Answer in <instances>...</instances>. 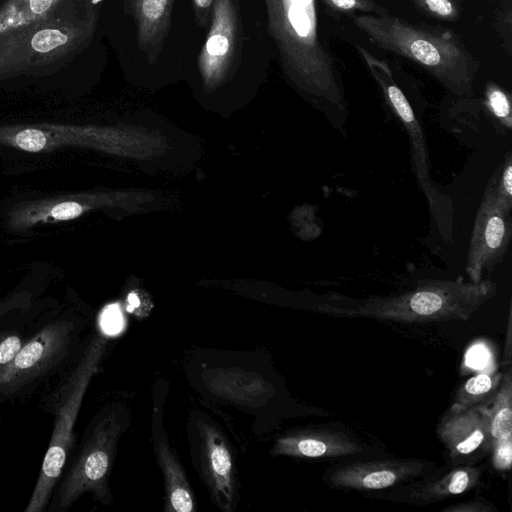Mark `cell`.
Wrapping results in <instances>:
<instances>
[{
    "mask_svg": "<svg viewBox=\"0 0 512 512\" xmlns=\"http://www.w3.org/2000/svg\"><path fill=\"white\" fill-rule=\"evenodd\" d=\"M490 452L494 468L498 471H508L512 462V437L494 442Z\"/></svg>",
    "mask_w": 512,
    "mask_h": 512,
    "instance_id": "cell-25",
    "label": "cell"
},
{
    "mask_svg": "<svg viewBox=\"0 0 512 512\" xmlns=\"http://www.w3.org/2000/svg\"><path fill=\"white\" fill-rule=\"evenodd\" d=\"M437 435L454 461L490 452L483 407L451 405L439 421Z\"/></svg>",
    "mask_w": 512,
    "mask_h": 512,
    "instance_id": "cell-13",
    "label": "cell"
},
{
    "mask_svg": "<svg viewBox=\"0 0 512 512\" xmlns=\"http://www.w3.org/2000/svg\"><path fill=\"white\" fill-rule=\"evenodd\" d=\"M511 0H500L499 10L496 16V29L500 38L504 41L507 54H511Z\"/></svg>",
    "mask_w": 512,
    "mask_h": 512,
    "instance_id": "cell-23",
    "label": "cell"
},
{
    "mask_svg": "<svg viewBox=\"0 0 512 512\" xmlns=\"http://www.w3.org/2000/svg\"><path fill=\"white\" fill-rule=\"evenodd\" d=\"M83 207L76 202H63L55 205L51 209V215L57 220H68L79 216Z\"/></svg>",
    "mask_w": 512,
    "mask_h": 512,
    "instance_id": "cell-29",
    "label": "cell"
},
{
    "mask_svg": "<svg viewBox=\"0 0 512 512\" xmlns=\"http://www.w3.org/2000/svg\"><path fill=\"white\" fill-rule=\"evenodd\" d=\"M104 322L110 329H115L118 324H121V315L116 305L109 306L104 314Z\"/></svg>",
    "mask_w": 512,
    "mask_h": 512,
    "instance_id": "cell-31",
    "label": "cell"
},
{
    "mask_svg": "<svg viewBox=\"0 0 512 512\" xmlns=\"http://www.w3.org/2000/svg\"><path fill=\"white\" fill-rule=\"evenodd\" d=\"M175 0H128L139 48L154 62L169 33Z\"/></svg>",
    "mask_w": 512,
    "mask_h": 512,
    "instance_id": "cell-15",
    "label": "cell"
},
{
    "mask_svg": "<svg viewBox=\"0 0 512 512\" xmlns=\"http://www.w3.org/2000/svg\"><path fill=\"white\" fill-rule=\"evenodd\" d=\"M429 465L411 459L358 461L334 469L327 482L341 489L382 490L422 475Z\"/></svg>",
    "mask_w": 512,
    "mask_h": 512,
    "instance_id": "cell-12",
    "label": "cell"
},
{
    "mask_svg": "<svg viewBox=\"0 0 512 512\" xmlns=\"http://www.w3.org/2000/svg\"><path fill=\"white\" fill-rule=\"evenodd\" d=\"M107 346V339L96 333L78 363L58 391L55 422L48 449L35 488L25 512L46 510L73 446V429L87 389L96 375Z\"/></svg>",
    "mask_w": 512,
    "mask_h": 512,
    "instance_id": "cell-5",
    "label": "cell"
},
{
    "mask_svg": "<svg viewBox=\"0 0 512 512\" xmlns=\"http://www.w3.org/2000/svg\"><path fill=\"white\" fill-rule=\"evenodd\" d=\"M129 425L127 409L120 403L106 405L94 416L81 449L50 504V510L69 509L85 493L108 505L109 477L121 435Z\"/></svg>",
    "mask_w": 512,
    "mask_h": 512,
    "instance_id": "cell-4",
    "label": "cell"
},
{
    "mask_svg": "<svg viewBox=\"0 0 512 512\" xmlns=\"http://www.w3.org/2000/svg\"><path fill=\"white\" fill-rule=\"evenodd\" d=\"M17 146L25 151L38 152L47 144L46 136L37 129H26L20 131L15 137Z\"/></svg>",
    "mask_w": 512,
    "mask_h": 512,
    "instance_id": "cell-27",
    "label": "cell"
},
{
    "mask_svg": "<svg viewBox=\"0 0 512 512\" xmlns=\"http://www.w3.org/2000/svg\"><path fill=\"white\" fill-rule=\"evenodd\" d=\"M498 204L506 211H512V157L508 153L504 162L490 177Z\"/></svg>",
    "mask_w": 512,
    "mask_h": 512,
    "instance_id": "cell-20",
    "label": "cell"
},
{
    "mask_svg": "<svg viewBox=\"0 0 512 512\" xmlns=\"http://www.w3.org/2000/svg\"><path fill=\"white\" fill-rule=\"evenodd\" d=\"M51 3L52 0H30V7L34 13L40 14L47 10Z\"/></svg>",
    "mask_w": 512,
    "mask_h": 512,
    "instance_id": "cell-32",
    "label": "cell"
},
{
    "mask_svg": "<svg viewBox=\"0 0 512 512\" xmlns=\"http://www.w3.org/2000/svg\"><path fill=\"white\" fill-rule=\"evenodd\" d=\"M67 41L66 35L58 30L46 29L35 34L32 47L39 52H48Z\"/></svg>",
    "mask_w": 512,
    "mask_h": 512,
    "instance_id": "cell-26",
    "label": "cell"
},
{
    "mask_svg": "<svg viewBox=\"0 0 512 512\" xmlns=\"http://www.w3.org/2000/svg\"><path fill=\"white\" fill-rule=\"evenodd\" d=\"M23 345V340L17 333L0 335V371L12 362Z\"/></svg>",
    "mask_w": 512,
    "mask_h": 512,
    "instance_id": "cell-24",
    "label": "cell"
},
{
    "mask_svg": "<svg viewBox=\"0 0 512 512\" xmlns=\"http://www.w3.org/2000/svg\"><path fill=\"white\" fill-rule=\"evenodd\" d=\"M503 375L496 373H480L467 379L455 394L451 405L469 408L484 407L496 395Z\"/></svg>",
    "mask_w": 512,
    "mask_h": 512,
    "instance_id": "cell-18",
    "label": "cell"
},
{
    "mask_svg": "<svg viewBox=\"0 0 512 512\" xmlns=\"http://www.w3.org/2000/svg\"><path fill=\"white\" fill-rule=\"evenodd\" d=\"M193 465L211 499L224 512L233 511L238 486L233 451L220 427L206 414L193 411L189 419Z\"/></svg>",
    "mask_w": 512,
    "mask_h": 512,
    "instance_id": "cell-6",
    "label": "cell"
},
{
    "mask_svg": "<svg viewBox=\"0 0 512 512\" xmlns=\"http://www.w3.org/2000/svg\"><path fill=\"white\" fill-rule=\"evenodd\" d=\"M496 508L484 500H471L444 508L445 512H493Z\"/></svg>",
    "mask_w": 512,
    "mask_h": 512,
    "instance_id": "cell-28",
    "label": "cell"
},
{
    "mask_svg": "<svg viewBox=\"0 0 512 512\" xmlns=\"http://www.w3.org/2000/svg\"><path fill=\"white\" fill-rule=\"evenodd\" d=\"M76 336L72 322L47 324L28 340L0 371V400L16 397L56 370L71 353Z\"/></svg>",
    "mask_w": 512,
    "mask_h": 512,
    "instance_id": "cell-7",
    "label": "cell"
},
{
    "mask_svg": "<svg viewBox=\"0 0 512 512\" xmlns=\"http://www.w3.org/2000/svg\"><path fill=\"white\" fill-rule=\"evenodd\" d=\"M490 450L494 442L512 437V375L509 369L502 377L492 401L483 407Z\"/></svg>",
    "mask_w": 512,
    "mask_h": 512,
    "instance_id": "cell-17",
    "label": "cell"
},
{
    "mask_svg": "<svg viewBox=\"0 0 512 512\" xmlns=\"http://www.w3.org/2000/svg\"><path fill=\"white\" fill-rule=\"evenodd\" d=\"M511 236V212L498 204L489 178L475 217L467 254L466 272L472 282L483 280V275L502 261Z\"/></svg>",
    "mask_w": 512,
    "mask_h": 512,
    "instance_id": "cell-8",
    "label": "cell"
},
{
    "mask_svg": "<svg viewBox=\"0 0 512 512\" xmlns=\"http://www.w3.org/2000/svg\"><path fill=\"white\" fill-rule=\"evenodd\" d=\"M362 446L345 433L324 429H298L275 440L271 454L295 458H341L362 451Z\"/></svg>",
    "mask_w": 512,
    "mask_h": 512,
    "instance_id": "cell-14",
    "label": "cell"
},
{
    "mask_svg": "<svg viewBox=\"0 0 512 512\" xmlns=\"http://www.w3.org/2000/svg\"><path fill=\"white\" fill-rule=\"evenodd\" d=\"M169 384L165 378H159L152 390L151 439L158 467L165 488V511L192 512L195 510L194 495L174 450L169 444L163 424L164 405Z\"/></svg>",
    "mask_w": 512,
    "mask_h": 512,
    "instance_id": "cell-9",
    "label": "cell"
},
{
    "mask_svg": "<svg viewBox=\"0 0 512 512\" xmlns=\"http://www.w3.org/2000/svg\"><path fill=\"white\" fill-rule=\"evenodd\" d=\"M211 25L197 64L206 89L214 90L227 78L235 61L239 14L234 0H214Z\"/></svg>",
    "mask_w": 512,
    "mask_h": 512,
    "instance_id": "cell-10",
    "label": "cell"
},
{
    "mask_svg": "<svg viewBox=\"0 0 512 512\" xmlns=\"http://www.w3.org/2000/svg\"><path fill=\"white\" fill-rule=\"evenodd\" d=\"M268 30L288 79L325 111L346 108L342 78L321 37L315 0H264Z\"/></svg>",
    "mask_w": 512,
    "mask_h": 512,
    "instance_id": "cell-1",
    "label": "cell"
},
{
    "mask_svg": "<svg viewBox=\"0 0 512 512\" xmlns=\"http://www.w3.org/2000/svg\"><path fill=\"white\" fill-rule=\"evenodd\" d=\"M353 23L372 44L420 65L455 96H472L480 63L453 31L389 12L363 13L354 16Z\"/></svg>",
    "mask_w": 512,
    "mask_h": 512,
    "instance_id": "cell-2",
    "label": "cell"
},
{
    "mask_svg": "<svg viewBox=\"0 0 512 512\" xmlns=\"http://www.w3.org/2000/svg\"><path fill=\"white\" fill-rule=\"evenodd\" d=\"M483 105L499 124L511 129L512 111L511 96L504 88L493 81L485 85Z\"/></svg>",
    "mask_w": 512,
    "mask_h": 512,
    "instance_id": "cell-19",
    "label": "cell"
},
{
    "mask_svg": "<svg viewBox=\"0 0 512 512\" xmlns=\"http://www.w3.org/2000/svg\"><path fill=\"white\" fill-rule=\"evenodd\" d=\"M356 49L380 87L387 103L408 133L416 177L432 207L436 204L435 200L438 195L430 182L426 143L413 109L405 94L395 82L387 62L375 57L362 46L356 45Z\"/></svg>",
    "mask_w": 512,
    "mask_h": 512,
    "instance_id": "cell-11",
    "label": "cell"
},
{
    "mask_svg": "<svg viewBox=\"0 0 512 512\" xmlns=\"http://www.w3.org/2000/svg\"><path fill=\"white\" fill-rule=\"evenodd\" d=\"M213 3L214 0H193L195 15L200 25H206L208 12Z\"/></svg>",
    "mask_w": 512,
    "mask_h": 512,
    "instance_id": "cell-30",
    "label": "cell"
},
{
    "mask_svg": "<svg viewBox=\"0 0 512 512\" xmlns=\"http://www.w3.org/2000/svg\"><path fill=\"white\" fill-rule=\"evenodd\" d=\"M328 8L342 13L363 12L365 14L382 15L387 9L374 0H321Z\"/></svg>",
    "mask_w": 512,
    "mask_h": 512,
    "instance_id": "cell-22",
    "label": "cell"
},
{
    "mask_svg": "<svg viewBox=\"0 0 512 512\" xmlns=\"http://www.w3.org/2000/svg\"><path fill=\"white\" fill-rule=\"evenodd\" d=\"M481 476V470L473 466H459L438 478L413 488L407 497L410 501L429 504L455 497L473 489Z\"/></svg>",
    "mask_w": 512,
    "mask_h": 512,
    "instance_id": "cell-16",
    "label": "cell"
},
{
    "mask_svg": "<svg viewBox=\"0 0 512 512\" xmlns=\"http://www.w3.org/2000/svg\"><path fill=\"white\" fill-rule=\"evenodd\" d=\"M414 5L429 17L453 22L459 19L462 6L460 0H411Z\"/></svg>",
    "mask_w": 512,
    "mask_h": 512,
    "instance_id": "cell-21",
    "label": "cell"
},
{
    "mask_svg": "<svg viewBox=\"0 0 512 512\" xmlns=\"http://www.w3.org/2000/svg\"><path fill=\"white\" fill-rule=\"evenodd\" d=\"M496 292L497 284L488 279L479 282L432 280L400 295L373 296L346 307L322 304L318 308L323 313L334 316L363 317L380 321H467Z\"/></svg>",
    "mask_w": 512,
    "mask_h": 512,
    "instance_id": "cell-3",
    "label": "cell"
}]
</instances>
